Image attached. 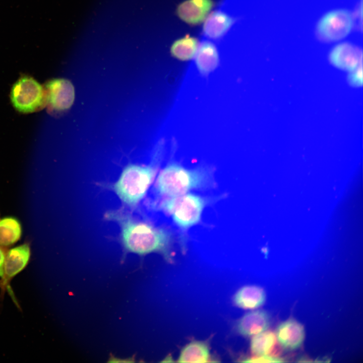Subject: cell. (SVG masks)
Masks as SVG:
<instances>
[{"label":"cell","mask_w":363,"mask_h":363,"mask_svg":"<svg viewBox=\"0 0 363 363\" xmlns=\"http://www.w3.org/2000/svg\"><path fill=\"white\" fill-rule=\"evenodd\" d=\"M105 217L119 225L121 241L127 251L140 255L157 252L169 258L172 237L169 231L137 220L121 211H109Z\"/></svg>","instance_id":"1"},{"label":"cell","mask_w":363,"mask_h":363,"mask_svg":"<svg viewBox=\"0 0 363 363\" xmlns=\"http://www.w3.org/2000/svg\"><path fill=\"white\" fill-rule=\"evenodd\" d=\"M213 182L212 174L208 169H187L171 162L159 174L156 189L161 195L172 197L186 194L193 189L208 187Z\"/></svg>","instance_id":"2"},{"label":"cell","mask_w":363,"mask_h":363,"mask_svg":"<svg viewBox=\"0 0 363 363\" xmlns=\"http://www.w3.org/2000/svg\"><path fill=\"white\" fill-rule=\"evenodd\" d=\"M155 173L153 166L130 164L122 171L112 190L125 205L136 207L145 197Z\"/></svg>","instance_id":"3"},{"label":"cell","mask_w":363,"mask_h":363,"mask_svg":"<svg viewBox=\"0 0 363 363\" xmlns=\"http://www.w3.org/2000/svg\"><path fill=\"white\" fill-rule=\"evenodd\" d=\"M209 202L207 198L187 193L168 197L162 201L160 207L171 215L176 225L187 229L199 222L203 209Z\"/></svg>","instance_id":"4"},{"label":"cell","mask_w":363,"mask_h":363,"mask_svg":"<svg viewBox=\"0 0 363 363\" xmlns=\"http://www.w3.org/2000/svg\"><path fill=\"white\" fill-rule=\"evenodd\" d=\"M11 100L15 108L21 112L37 110L43 105L45 93L42 86L33 78L23 77L13 85Z\"/></svg>","instance_id":"5"},{"label":"cell","mask_w":363,"mask_h":363,"mask_svg":"<svg viewBox=\"0 0 363 363\" xmlns=\"http://www.w3.org/2000/svg\"><path fill=\"white\" fill-rule=\"evenodd\" d=\"M350 13L344 9L332 11L324 15L319 21L317 32L327 41H335L345 37L353 26Z\"/></svg>","instance_id":"6"},{"label":"cell","mask_w":363,"mask_h":363,"mask_svg":"<svg viewBox=\"0 0 363 363\" xmlns=\"http://www.w3.org/2000/svg\"><path fill=\"white\" fill-rule=\"evenodd\" d=\"M45 102L50 111L60 113L68 109L72 105L75 96L72 83L64 79H55L45 85Z\"/></svg>","instance_id":"7"},{"label":"cell","mask_w":363,"mask_h":363,"mask_svg":"<svg viewBox=\"0 0 363 363\" xmlns=\"http://www.w3.org/2000/svg\"><path fill=\"white\" fill-rule=\"evenodd\" d=\"M30 257V249L28 244L25 243L10 249L6 254L4 264V274L2 279V286L8 289L14 299L12 290L8 285L11 279L23 270L27 265Z\"/></svg>","instance_id":"8"},{"label":"cell","mask_w":363,"mask_h":363,"mask_svg":"<svg viewBox=\"0 0 363 363\" xmlns=\"http://www.w3.org/2000/svg\"><path fill=\"white\" fill-rule=\"evenodd\" d=\"M329 59L332 64L339 69L352 71L361 65L362 53L355 45L343 42L331 50Z\"/></svg>","instance_id":"9"},{"label":"cell","mask_w":363,"mask_h":363,"mask_svg":"<svg viewBox=\"0 0 363 363\" xmlns=\"http://www.w3.org/2000/svg\"><path fill=\"white\" fill-rule=\"evenodd\" d=\"M213 6L212 0H186L177 8V14L186 23L196 25L205 20Z\"/></svg>","instance_id":"10"},{"label":"cell","mask_w":363,"mask_h":363,"mask_svg":"<svg viewBox=\"0 0 363 363\" xmlns=\"http://www.w3.org/2000/svg\"><path fill=\"white\" fill-rule=\"evenodd\" d=\"M269 324L268 315L263 311L258 310L243 316L236 323V329L243 336H254L267 330Z\"/></svg>","instance_id":"11"},{"label":"cell","mask_w":363,"mask_h":363,"mask_svg":"<svg viewBox=\"0 0 363 363\" xmlns=\"http://www.w3.org/2000/svg\"><path fill=\"white\" fill-rule=\"evenodd\" d=\"M305 330L298 322L290 319L281 323L277 328L276 335L281 346L294 349L299 347L305 338Z\"/></svg>","instance_id":"12"},{"label":"cell","mask_w":363,"mask_h":363,"mask_svg":"<svg viewBox=\"0 0 363 363\" xmlns=\"http://www.w3.org/2000/svg\"><path fill=\"white\" fill-rule=\"evenodd\" d=\"M279 344L276 334L266 330L253 336L251 342V350L256 356L278 357L280 352Z\"/></svg>","instance_id":"13"},{"label":"cell","mask_w":363,"mask_h":363,"mask_svg":"<svg viewBox=\"0 0 363 363\" xmlns=\"http://www.w3.org/2000/svg\"><path fill=\"white\" fill-rule=\"evenodd\" d=\"M195 62L198 70L202 75H207L218 66L219 55L215 45L211 42L204 41L198 48Z\"/></svg>","instance_id":"14"},{"label":"cell","mask_w":363,"mask_h":363,"mask_svg":"<svg viewBox=\"0 0 363 363\" xmlns=\"http://www.w3.org/2000/svg\"><path fill=\"white\" fill-rule=\"evenodd\" d=\"M232 23L233 19L231 17L223 12L214 11L205 19L203 31L209 38H218L227 31Z\"/></svg>","instance_id":"15"},{"label":"cell","mask_w":363,"mask_h":363,"mask_svg":"<svg viewBox=\"0 0 363 363\" xmlns=\"http://www.w3.org/2000/svg\"><path fill=\"white\" fill-rule=\"evenodd\" d=\"M266 298L264 290L257 286L248 285L240 288L235 294L233 300L237 307L253 309L261 306Z\"/></svg>","instance_id":"16"},{"label":"cell","mask_w":363,"mask_h":363,"mask_svg":"<svg viewBox=\"0 0 363 363\" xmlns=\"http://www.w3.org/2000/svg\"><path fill=\"white\" fill-rule=\"evenodd\" d=\"M210 357V350L206 343L195 341L186 345L182 350L178 362H206Z\"/></svg>","instance_id":"17"},{"label":"cell","mask_w":363,"mask_h":363,"mask_svg":"<svg viewBox=\"0 0 363 363\" xmlns=\"http://www.w3.org/2000/svg\"><path fill=\"white\" fill-rule=\"evenodd\" d=\"M21 226L13 217H5L0 220V246L8 247L16 243L21 235Z\"/></svg>","instance_id":"18"},{"label":"cell","mask_w":363,"mask_h":363,"mask_svg":"<svg viewBox=\"0 0 363 363\" xmlns=\"http://www.w3.org/2000/svg\"><path fill=\"white\" fill-rule=\"evenodd\" d=\"M198 40L189 35L175 41L170 48L172 55L180 60H188L195 56L198 48Z\"/></svg>","instance_id":"19"},{"label":"cell","mask_w":363,"mask_h":363,"mask_svg":"<svg viewBox=\"0 0 363 363\" xmlns=\"http://www.w3.org/2000/svg\"><path fill=\"white\" fill-rule=\"evenodd\" d=\"M248 362H280L282 360L278 357L266 355H258L250 358L244 361Z\"/></svg>","instance_id":"20"},{"label":"cell","mask_w":363,"mask_h":363,"mask_svg":"<svg viewBox=\"0 0 363 363\" xmlns=\"http://www.w3.org/2000/svg\"><path fill=\"white\" fill-rule=\"evenodd\" d=\"M353 72L349 77V81L352 85H357L362 84V65H360L356 69L352 71Z\"/></svg>","instance_id":"21"},{"label":"cell","mask_w":363,"mask_h":363,"mask_svg":"<svg viewBox=\"0 0 363 363\" xmlns=\"http://www.w3.org/2000/svg\"><path fill=\"white\" fill-rule=\"evenodd\" d=\"M6 254L0 247V277L2 279L3 278L4 274V264L5 260Z\"/></svg>","instance_id":"22"}]
</instances>
